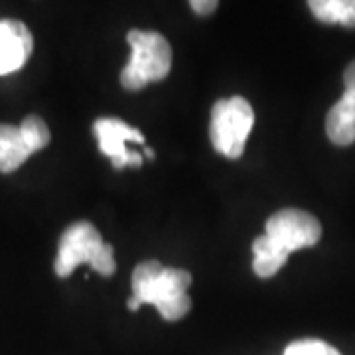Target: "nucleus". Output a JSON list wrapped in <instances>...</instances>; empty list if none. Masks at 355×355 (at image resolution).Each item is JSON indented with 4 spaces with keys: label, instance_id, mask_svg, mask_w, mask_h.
<instances>
[{
    "label": "nucleus",
    "instance_id": "a211bd4d",
    "mask_svg": "<svg viewBox=\"0 0 355 355\" xmlns=\"http://www.w3.org/2000/svg\"><path fill=\"white\" fill-rule=\"evenodd\" d=\"M139 306L140 302L137 298H130V300H128V308H130V310H139Z\"/></svg>",
    "mask_w": 355,
    "mask_h": 355
},
{
    "label": "nucleus",
    "instance_id": "4468645a",
    "mask_svg": "<svg viewBox=\"0 0 355 355\" xmlns=\"http://www.w3.org/2000/svg\"><path fill=\"white\" fill-rule=\"evenodd\" d=\"M284 355H342L330 343L320 342V340H300V342L291 343Z\"/></svg>",
    "mask_w": 355,
    "mask_h": 355
},
{
    "label": "nucleus",
    "instance_id": "f257e3e1",
    "mask_svg": "<svg viewBox=\"0 0 355 355\" xmlns=\"http://www.w3.org/2000/svg\"><path fill=\"white\" fill-rule=\"evenodd\" d=\"M79 265H89L103 277H113L116 270L113 247L103 241L101 233L89 221H77L65 229L53 266L58 277L67 279Z\"/></svg>",
    "mask_w": 355,
    "mask_h": 355
},
{
    "label": "nucleus",
    "instance_id": "f8f14e48",
    "mask_svg": "<svg viewBox=\"0 0 355 355\" xmlns=\"http://www.w3.org/2000/svg\"><path fill=\"white\" fill-rule=\"evenodd\" d=\"M20 132H22L24 142L28 144V148H30L32 153H38L44 146L50 144V128H48V125H46L40 116H36V114L26 116L24 121H22V125H20Z\"/></svg>",
    "mask_w": 355,
    "mask_h": 355
},
{
    "label": "nucleus",
    "instance_id": "0eeeda50",
    "mask_svg": "<svg viewBox=\"0 0 355 355\" xmlns=\"http://www.w3.org/2000/svg\"><path fill=\"white\" fill-rule=\"evenodd\" d=\"M191 284V275L184 268H168L164 266L160 275H156L153 280L135 286L132 298H137L140 304H158L162 300H168L178 294H186Z\"/></svg>",
    "mask_w": 355,
    "mask_h": 355
},
{
    "label": "nucleus",
    "instance_id": "dca6fc26",
    "mask_svg": "<svg viewBox=\"0 0 355 355\" xmlns=\"http://www.w3.org/2000/svg\"><path fill=\"white\" fill-rule=\"evenodd\" d=\"M191 10L200 16H207V14L216 12L217 0H191L190 2Z\"/></svg>",
    "mask_w": 355,
    "mask_h": 355
},
{
    "label": "nucleus",
    "instance_id": "f3484780",
    "mask_svg": "<svg viewBox=\"0 0 355 355\" xmlns=\"http://www.w3.org/2000/svg\"><path fill=\"white\" fill-rule=\"evenodd\" d=\"M343 85H345L343 91H354L355 93V60L343 71Z\"/></svg>",
    "mask_w": 355,
    "mask_h": 355
},
{
    "label": "nucleus",
    "instance_id": "ddd939ff",
    "mask_svg": "<svg viewBox=\"0 0 355 355\" xmlns=\"http://www.w3.org/2000/svg\"><path fill=\"white\" fill-rule=\"evenodd\" d=\"M156 308H158L160 316L164 318V320H168V322H176V320H182V318L190 312L191 298L188 296V292H186V294H178V296H172V298H168V300L158 302Z\"/></svg>",
    "mask_w": 355,
    "mask_h": 355
},
{
    "label": "nucleus",
    "instance_id": "9d476101",
    "mask_svg": "<svg viewBox=\"0 0 355 355\" xmlns=\"http://www.w3.org/2000/svg\"><path fill=\"white\" fill-rule=\"evenodd\" d=\"M253 270L257 277L261 279H270L279 272L282 266L288 261V251H284L280 245L272 241L270 237L261 235L253 243Z\"/></svg>",
    "mask_w": 355,
    "mask_h": 355
},
{
    "label": "nucleus",
    "instance_id": "9b49d317",
    "mask_svg": "<svg viewBox=\"0 0 355 355\" xmlns=\"http://www.w3.org/2000/svg\"><path fill=\"white\" fill-rule=\"evenodd\" d=\"M312 14L324 24H342L355 28V0H312Z\"/></svg>",
    "mask_w": 355,
    "mask_h": 355
},
{
    "label": "nucleus",
    "instance_id": "6ab92c4d",
    "mask_svg": "<svg viewBox=\"0 0 355 355\" xmlns=\"http://www.w3.org/2000/svg\"><path fill=\"white\" fill-rule=\"evenodd\" d=\"M144 154H146V158H154V153L150 148H144Z\"/></svg>",
    "mask_w": 355,
    "mask_h": 355
},
{
    "label": "nucleus",
    "instance_id": "7ed1b4c3",
    "mask_svg": "<svg viewBox=\"0 0 355 355\" xmlns=\"http://www.w3.org/2000/svg\"><path fill=\"white\" fill-rule=\"evenodd\" d=\"M254 125V111L251 103L243 97L219 99L211 111L209 137L217 153L231 160L241 158L245 142Z\"/></svg>",
    "mask_w": 355,
    "mask_h": 355
},
{
    "label": "nucleus",
    "instance_id": "20e7f679",
    "mask_svg": "<svg viewBox=\"0 0 355 355\" xmlns=\"http://www.w3.org/2000/svg\"><path fill=\"white\" fill-rule=\"evenodd\" d=\"M266 237L280 245L284 251L314 247L322 237V225L316 217L302 209H282L266 221Z\"/></svg>",
    "mask_w": 355,
    "mask_h": 355
},
{
    "label": "nucleus",
    "instance_id": "6e6552de",
    "mask_svg": "<svg viewBox=\"0 0 355 355\" xmlns=\"http://www.w3.org/2000/svg\"><path fill=\"white\" fill-rule=\"evenodd\" d=\"M328 139L338 146H349L355 142V93L343 91L342 99L336 103L326 116Z\"/></svg>",
    "mask_w": 355,
    "mask_h": 355
},
{
    "label": "nucleus",
    "instance_id": "f03ea898",
    "mask_svg": "<svg viewBox=\"0 0 355 355\" xmlns=\"http://www.w3.org/2000/svg\"><path fill=\"white\" fill-rule=\"evenodd\" d=\"M128 46L132 50L130 62L121 71V83L128 91H140L146 83L162 81L172 67V48L158 32L130 30Z\"/></svg>",
    "mask_w": 355,
    "mask_h": 355
},
{
    "label": "nucleus",
    "instance_id": "1a4fd4ad",
    "mask_svg": "<svg viewBox=\"0 0 355 355\" xmlns=\"http://www.w3.org/2000/svg\"><path fill=\"white\" fill-rule=\"evenodd\" d=\"M20 127L0 125V174H10L32 156Z\"/></svg>",
    "mask_w": 355,
    "mask_h": 355
},
{
    "label": "nucleus",
    "instance_id": "423d86ee",
    "mask_svg": "<svg viewBox=\"0 0 355 355\" xmlns=\"http://www.w3.org/2000/svg\"><path fill=\"white\" fill-rule=\"evenodd\" d=\"M34 50V40L26 24L0 20V76L18 71Z\"/></svg>",
    "mask_w": 355,
    "mask_h": 355
},
{
    "label": "nucleus",
    "instance_id": "2eb2a0df",
    "mask_svg": "<svg viewBox=\"0 0 355 355\" xmlns=\"http://www.w3.org/2000/svg\"><path fill=\"white\" fill-rule=\"evenodd\" d=\"M162 268H164V266L160 265L158 261H146V263H140V265L135 268V272H132V288H135V286H140V284H144V282H148V280H153L156 275H160V272H162Z\"/></svg>",
    "mask_w": 355,
    "mask_h": 355
},
{
    "label": "nucleus",
    "instance_id": "39448f33",
    "mask_svg": "<svg viewBox=\"0 0 355 355\" xmlns=\"http://www.w3.org/2000/svg\"><path fill=\"white\" fill-rule=\"evenodd\" d=\"M93 130L97 135L101 153L113 160L116 170H121L125 166L142 164V156L127 148V142H144V137L140 130L132 128L121 119H109V116L95 121Z\"/></svg>",
    "mask_w": 355,
    "mask_h": 355
}]
</instances>
